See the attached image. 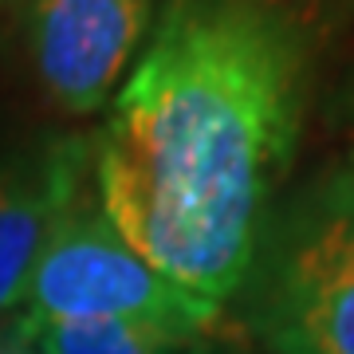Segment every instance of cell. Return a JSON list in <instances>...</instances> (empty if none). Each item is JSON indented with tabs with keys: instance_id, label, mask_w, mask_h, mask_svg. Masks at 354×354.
Segmentation results:
<instances>
[{
	"instance_id": "cell-8",
	"label": "cell",
	"mask_w": 354,
	"mask_h": 354,
	"mask_svg": "<svg viewBox=\"0 0 354 354\" xmlns=\"http://www.w3.org/2000/svg\"><path fill=\"white\" fill-rule=\"evenodd\" d=\"M36 319L28 311H8L0 315V354H36Z\"/></svg>"
},
{
	"instance_id": "cell-2",
	"label": "cell",
	"mask_w": 354,
	"mask_h": 354,
	"mask_svg": "<svg viewBox=\"0 0 354 354\" xmlns=\"http://www.w3.org/2000/svg\"><path fill=\"white\" fill-rule=\"evenodd\" d=\"M236 299L268 354H354V177L339 162L276 201Z\"/></svg>"
},
{
	"instance_id": "cell-9",
	"label": "cell",
	"mask_w": 354,
	"mask_h": 354,
	"mask_svg": "<svg viewBox=\"0 0 354 354\" xmlns=\"http://www.w3.org/2000/svg\"><path fill=\"white\" fill-rule=\"evenodd\" d=\"M169 354H225V351H213V346H205V351H169Z\"/></svg>"
},
{
	"instance_id": "cell-10",
	"label": "cell",
	"mask_w": 354,
	"mask_h": 354,
	"mask_svg": "<svg viewBox=\"0 0 354 354\" xmlns=\"http://www.w3.org/2000/svg\"><path fill=\"white\" fill-rule=\"evenodd\" d=\"M0 8H4V0H0Z\"/></svg>"
},
{
	"instance_id": "cell-1",
	"label": "cell",
	"mask_w": 354,
	"mask_h": 354,
	"mask_svg": "<svg viewBox=\"0 0 354 354\" xmlns=\"http://www.w3.org/2000/svg\"><path fill=\"white\" fill-rule=\"evenodd\" d=\"M319 75L299 0H162L91 134L114 232L177 288L236 304L283 197Z\"/></svg>"
},
{
	"instance_id": "cell-7",
	"label": "cell",
	"mask_w": 354,
	"mask_h": 354,
	"mask_svg": "<svg viewBox=\"0 0 354 354\" xmlns=\"http://www.w3.org/2000/svg\"><path fill=\"white\" fill-rule=\"evenodd\" d=\"M335 130L342 142V169L354 177V67L346 71L339 95H335Z\"/></svg>"
},
{
	"instance_id": "cell-4",
	"label": "cell",
	"mask_w": 354,
	"mask_h": 354,
	"mask_svg": "<svg viewBox=\"0 0 354 354\" xmlns=\"http://www.w3.org/2000/svg\"><path fill=\"white\" fill-rule=\"evenodd\" d=\"M162 0H20V48L39 95L67 118L111 106Z\"/></svg>"
},
{
	"instance_id": "cell-3",
	"label": "cell",
	"mask_w": 354,
	"mask_h": 354,
	"mask_svg": "<svg viewBox=\"0 0 354 354\" xmlns=\"http://www.w3.org/2000/svg\"><path fill=\"white\" fill-rule=\"evenodd\" d=\"M24 311L44 319H114L174 351H205L225 330V311L165 279L106 221L95 181L64 213L28 283Z\"/></svg>"
},
{
	"instance_id": "cell-6",
	"label": "cell",
	"mask_w": 354,
	"mask_h": 354,
	"mask_svg": "<svg viewBox=\"0 0 354 354\" xmlns=\"http://www.w3.org/2000/svg\"><path fill=\"white\" fill-rule=\"evenodd\" d=\"M39 354H169L174 346L114 319H44L36 323Z\"/></svg>"
},
{
	"instance_id": "cell-5",
	"label": "cell",
	"mask_w": 354,
	"mask_h": 354,
	"mask_svg": "<svg viewBox=\"0 0 354 354\" xmlns=\"http://www.w3.org/2000/svg\"><path fill=\"white\" fill-rule=\"evenodd\" d=\"M91 185V134H51L0 150V315L28 283L64 213Z\"/></svg>"
}]
</instances>
